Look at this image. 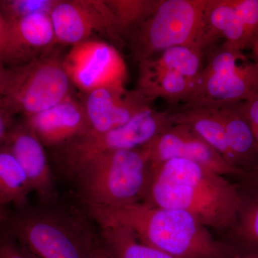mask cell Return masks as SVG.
<instances>
[{
    "label": "cell",
    "mask_w": 258,
    "mask_h": 258,
    "mask_svg": "<svg viewBox=\"0 0 258 258\" xmlns=\"http://www.w3.org/2000/svg\"><path fill=\"white\" fill-rule=\"evenodd\" d=\"M99 235L112 258H175L144 243L125 227H101Z\"/></svg>",
    "instance_id": "obj_21"
},
{
    "label": "cell",
    "mask_w": 258,
    "mask_h": 258,
    "mask_svg": "<svg viewBox=\"0 0 258 258\" xmlns=\"http://www.w3.org/2000/svg\"><path fill=\"white\" fill-rule=\"evenodd\" d=\"M3 145L28 176L32 192L41 203L56 200L53 176L45 147L25 122H14Z\"/></svg>",
    "instance_id": "obj_13"
},
{
    "label": "cell",
    "mask_w": 258,
    "mask_h": 258,
    "mask_svg": "<svg viewBox=\"0 0 258 258\" xmlns=\"http://www.w3.org/2000/svg\"><path fill=\"white\" fill-rule=\"evenodd\" d=\"M258 30V0H235L234 10L222 34V45L243 51L249 48Z\"/></svg>",
    "instance_id": "obj_19"
},
{
    "label": "cell",
    "mask_w": 258,
    "mask_h": 258,
    "mask_svg": "<svg viewBox=\"0 0 258 258\" xmlns=\"http://www.w3.org/2000/svg\"><path fill=\"white\" fill-rule=\"evenodd\" d=\"M143 147L149 155L150 167L174 158H182L198 162L222 176L247 175L227 162L186 125L171 124Z\"/></svg>",
    "instance_id": "obj_11"
},
{
    "label": "cell",
    "mask_w": 258,
    "mask_h": 258,
    "mask_svg": "<svg viewBox=\"0 0 258 258\" xmlns=\"http://www.w3.org/2000/svg\"><path fill=\"white\" fill-rule=\"evenodd\" d=\"M144 203L188 212L208 229L230 230L244 199L236 185L206 166L174 158L150 167Z\"/></svg>",
    "instance_id": "obj_1"
},
{
    "label": "cell",
    "mask_w": 258,
    "mask_h": 258,
    "mask_svg": "<svg viewBox=\"0 0 258 258\" xmlns=\"http://www.w3.org/2000/svg\"><path fill=\"white\" fill-rule=\"evenodd\" d=\"M211 106L216 107L221 115L226 141L236 165L248 175L258 166V151L253 132L241 108V102Z\"/></svg>",
    "instance_id": "obj_17"
},
{
    "label": "cell",
    "mask_w": 258,
    "mask_h": 258,
    "mask_svg": "<svg viewBox=\"0 0 258 258\" xmlns=\"http://www.w3.org/2000/svg\"><path fill=\"white\" fill-rule=\"evenodd\" d=\"M91 258H112L111 254L108 252L106 247L103 246L101 240L97 242L95 247H93L92 253H91Z\"/></svg>",
    "instance_id": "obj_28"
},
{
    "label": "cell",
    "mask_w": 258,
    "mask_h": 258,
    "mask_svg": "<svg viewBox=\"0 0 258 258\" xmlns=\"http://www.w3.org/2000/svg\"><path fill=\"white\" fill-rule=\"evenodd\" d=\"M44 147H60L91 131L82 101L74 96L45 111L23 118Z\"/></svg>",
    "instance_id": "obj_14"
},
{
    "label": "cell",
    "mask_w": 258,
    "mask_h": 258,
    "mask_svg": "<svg viewBox=\"0 0 258 258\" xmlns=\"http://www.w3.org/2000/svg\"><path fill=\"white\" fill-rule=\"evenodd\" d=\"M249 48L252 50V60L258 66V30L254 35Z\"/></svg>",
    "instance_id": "obj_29"
},
{
    "label": "cell",
    "mask_w": 258,
    "mask_h": 258,
    "mask_svg": "<svg viewBox=\"0 0 258 258\" xmlns=\"http://www.w3.org/2000/svg\"><path fill=\"white\" fill-rule=\"evenodd\" d=\"M58 0H0V12L10 24L37 13L50 14Z\"/></svg>",
    "instance_id": "obj_24"
},
{
    "label": "cell",
    "mask_w": 258,
    "mask_h": 258,
    "mask_svg": "<svg viewBox=\"0 0 258 258\" xmlns=\"http://www.w3.org/2000/svg\"><path fill=\"white\" fill-rule=\"evenodd\" d=\"M71 83L57 52L35 57L10 67L0 106L10 114L23 118L45 111L71 95Z\"/></svg>",
    "instance_id": "obj_7"
},
{
    "label": "cell",
    "mask_w": 258,
    "mask_h": 258,
    "mask_svg": "<svg viewBox=\"0 0 258 258\" xmlns=\"http://www.w3.org/2000/svg\"><path fill=\"white\" fill-rule=\"evenodd\" d=\"M231 258H258V254L240 253V252H236Z\"/></svg>",
    "instance_id": "obj_31"
},
{
    "label": "cell",
    "mask_w": 258,
    "mask_h": 258,
    "mask_svg": "<svg viewBox=\"0 0 258 258\" xmlns=\"http://www.w3.org/2000/svg\"><path fill=\"white\" fill-rule=\"evenodd\" d=\"M230 245L237 252L258 254V197L243 206L233 226Z\"/></svg>",
    "instance_id": "obj_23"
},
{
    "label": "cell",
    "mask_w": 258,
    "mask_h": 258,
    "mask_svg": "<svg viewBox=\"0 0 258 258\" xmlns=\"http://www.w3.org/2000/svg\"><path fill=\"white\" fill-rule=\"evenodd\" d=\"M10 25L19 46L32 59L50 52L57 45L50 14L30 15Z\"/></svg>",
    "instance_id": "obj_18"
},
{
    "label": "cell",
    "mask_w": 258,
    "mask_h": 258,
    "mask_svg": "<svg viewBox=\"0 0 258 258\" xmlns=\"http://www.w3.org/2000/svg\"><path fill=\"white\" fill-rule=\"evenodd\" d=\"M106 3L114 16L118 35L124 42L152 14L159 0H106Z\"/></svg>",
    "instance_id": "obj_22"
},
{
    "label": "cell",
    "mask_w": 258,
    "mask_h": 258,
    "mask_svg": "<svg viewBox=\"0 0 258 258\" xmlns=\"http://www.w3.org/2000/svg\"><path fill=\"white\" fill-rule=\"evenodd\" d=\"M135 89L149 99L161 98L170 104L186 103L195 82L168 57L158 55L139 62Z\"/></svg>",
    "instance_id": "obj_15"
},
{
    "label": "cell",
    "mask_w": 258,
    "mask_h": 258,
    "mask_svg": "<svg viewBox=\"0 0 258 258\" xmlns=\"http://www.w3.org/2000/svg\"><path fill=\"white\" fill-rule=\"evenodd\" d=\"M83 103L91 132L101 133L121 126L152 108L154 101L124 84L113 85L85 93Z\"/></svg>",
    "instance_id": "obj_12"
},
{
    "label": "cell",
    "mask_w": 258,
    "mask_h": 258,
    "mask_svg": "<svg viewBox=\"0 0 258 258\" xmlns=\"http://www.w3.org/2000/svg\"><path fill=\"white\" fill-rule=\"evenodd\" d=\"M207 2L159 0L152 14L126 40L134 60L139 63L178 46H198L203 50L201 40Z\"/></svg>",
    "instance_id": "obj_5"
},
{
    "label": "cell",
    "mask_w": 258,
    "mask_h": 258,
    "mask_svg": "<svg viewBox=\"0 0 258 258\" xmlns=\"http://www.w3.org/2000/svg\"><path fill=\"white\" fill-rule=\"evenodd\" d=\"M150 179L143 147L104 154L72 178L86 206L119 207L144 201Z\"/></svg>",
    "instance_id": "obj_4"
},
{
    "label": "cell",
    "mask_w": 258,
    "mask_h": 258,
    "mask_svg": "<svg viewBox=\"0 0 258 258\" xmlns=\"http://www.w3.org/2000/svg\"><path fill=\"white\" fill-rule=\"evenodd\" d=\"M88 214L101 227L120 226L148 245L175 258H231L236 250L218 240L188 212L144 202L119 207L89 205Z\"/></svg>",
    "instance_id": "obj_2"
},
{
    "label": "cell",
    "mask_w": 258,
    "mask_h": 258,
    "mask_svg": "<svg viewBox=\"0 0 258 258\" xmlns=\"http://www.w3.org/2000/svg\"><path fill=\"white\" fill-rule=\"evenodd\" d=\"M50 18L57 45L74 47L96 35L108 37L119 46L124 43L106 0H58Z\"/></svg>",
    "instance_id": "obj_9"
},
{
    "label": "cell",
    "mask_w": 258,
    "mask_h": 258,
    "mask_svg": "<svg viewBox=\"0 0 258 258\" xmlns=\"http://www.w3.org/2000/svg\"><path fill=\"white\" fill-rule=\"evenodd\" d=\"M249 174V175H252V179H253L254 184H255L256 186H257V187H258V166H257V167H256L254 170H252L251 171V172H249L248 175Z\"/></svg>",
    "instance_id": "obj_32"
},
{
    "label": "cell",
    "mask_w": 258,
    "mask_h": 258,
    "mask_svg": "<svg viewBox=\"0 0 258 258\" xmlns=\"http://www.w3.org/2000/svg\"><path fill=\"white\" fill-rule=\"evenodd\" d=\"M10 67L0 60V98L3 96L9 81Z\"/></svg>",
    "instance_id": "obj_27"
},
{
    "label": "cell",
    "mask_w": 258,
    "mask_h": 258,
    "mask_svg": "<svg viewBox=\"0 0 258 258\" xmlns=\"http://www.w3.org/2000/svg\"><path fill=\"white\" fill-rule=\"evenodd\" d=\"M169 120L171 124L189 127L227 162L238 168L227 145L223 121L216 107L183 104L178 109L170 111Z\"/></svg>",
    "instance_id": "obj_16"
},
{
    "label": "cell",
    "mask_w": 258,
    "mask_h": 258,
    "mask_svg": "<svg viewBox=\"0 0 258 258\" xmlns=\"http://www.w3.org/2000/svg\"><path fill=\"white\" fill-rule=\"evenodd\" d=\"M31 60L19 46L11 25L0 12V60L8 67H15Z\"/></svg>",
    "instance_id": "obj_25"
},
{
    "label": "cell",
    "mask_w": 258,
    "mask_h": 258,
    "mask_svg": "<svg viewBox=\"0 0 258 258\" xmlns=\"http://www.w3.org/2000/svg\"><path fill=\"white\" fill-rule=\"evenodd\" d=\"M10 211L3 225L37 258H91L100 240L79 210L55 200Z\"/></svg>",
    "instance_id": "obj_3"
},
{
    "label": "cell",
    "mask_w": 258,
    "mask_h": 258,
    "mask_svg": "<svg viewBox=\"0 0 258 258\" xmlns=\"http://www.w3.org/2000/svg\"><path fill=\"white\" fill-rule=\"evenodd\" d=\"M252 132H253L254 141H255L256 147H257L258 151V128H256Z\"/></svg>",
    "instance_id": "obj_33"
},
{
    "label": "cell",
    "mask_w": 258,
    "mask_h": 258,
    "mask_svg": "<svg viewBox=\"0 0 258 258\" xmlns=\"http://www.w3.org/2000/svg\"><path fill=\"white\" fill-rule=\"evenodd\" d=\"M32 192L28 176L13 154L0 147V205L20 208L28 204Z\"/></svg>",
    "instance_id": "obj_20"
},
{
    "label": "cell",
    "mask_w": 258,
    "mask_h": 258,
    "mask_svg": "<svg viewBox=\"0 0 258 258\" xmlns=\"http://www.w3.org/2000/svg\"><path fill=\"white\" fill-rule=\"evenodd\" d=\"M62 63L72 85L84 93L125 85L124 62L116 48L108 42L92 39L71 47Z\"/></svg>",
    "instance_id": "obj_10"
},
{
    "label": "cell",
    "mask_w": 258,
    "mask_h": 258,
    "mask_svg": "<svg viewBox=\"0 0 258 258\" xmlns=\"http://www.w3.org/2000/svg\"><path fill=\"white\" fill-rule=\"evenodd\" d=\"M206 62L184 104H225L247 101L258 94V66L242 51L223 45L205 52Z\"/></svg>",
    "instance_id": "obj_8"
},
{
    "label": "cell",
    "mask_w": 258,
    "mask_h": 258,
    "mask_svg": "<svg viewBox=\"0 0 258 258\" xmlns=\"http://www.w3.org/2000/svg\"><path fill=\"white\" fill-rule=\"evenodd\" d=\"M9 212L7 207L0 205V224L3 223L7 220Z\"/></svg>",
    "instance_id": "obj_30"
},
{
    "label": "cell",
    "mask_w": 258,
    "mask_h": 258,
    "mask_svg": "<svg viewBox=\"0 0 258 258\" xmlns=\"http://www.w3.org/2000/svg\"><path fill=\"white\" fill-rule=\"evenodd\" d=\"M0 258H37L24 248L16 239L0 224Z\"/></svg>",
    "instance_id": "obj_26"
},
{
    "label": "cell",
    "mask_w": 258,
    "mask_h": 258,
    "mask_svg": "<svg viewBox=\"0 0 258 258\" xmlns=\"http://www.w3.org/2000/svg\"><path fill=\"white\" fill-rule=\"evenodd\" d=\"M169 114L170 111L152 107L121 126L101 133L88 132L54 148L56 165L71 179L83 166L102 155L147 145L171 124Z\"/></svg>",
    "instance_id": "obj_6"
}]
</instances>
